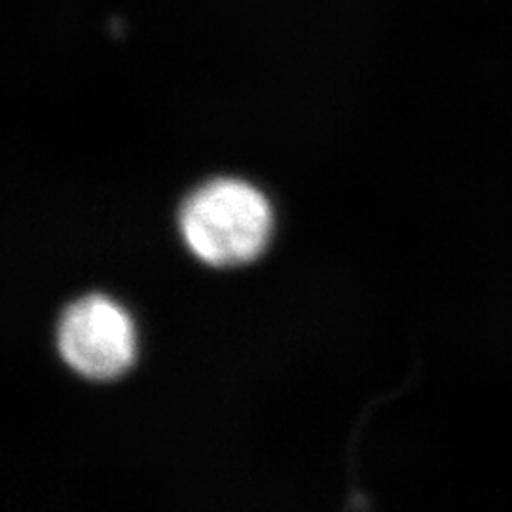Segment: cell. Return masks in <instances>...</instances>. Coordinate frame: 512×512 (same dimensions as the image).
<instances>
[{
    "instance_id": "7a4b0ae2",
    "label": "cell",
    "mask_w": 512,
    "mask_h": 512,
    "mask_svg": "<svg viewBox=\"0 0 512 512\" xmlns=\"http://www.w3.org/2000/svg\"><path fill=\"white\" fill-rule=\"evenodd\" d=\"M65 363L92 380H112L135 357V330L128 313L107 296L90 294L71 304L57 330Z\"/></svg>"
},
{
    "instance_id": "6da1fadb",
    "label": "cell",
    "mask_w": 512,
    "mask_h": 512,
    "mask_svg": "<svg viewBox=\"0 0 512 512\" xmlns=\"http://www.w3.org/2000/svg\"><path fill=\"white\" fill-rule=\"evenodd\" d=\"M181 230L192 253L211 266H241L266 247L272 209L251 184L217 179L203 184L183 205Z\"/></svg>"
}]
</instances>
